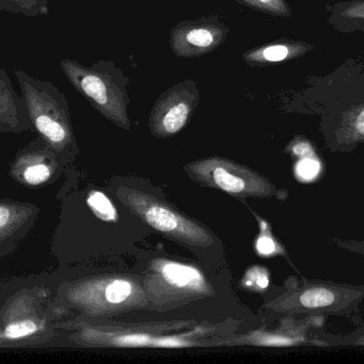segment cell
Here are the masks:
<instances>
[{
    "label": "cell",
    "instance_id": "6da1fadb",
    "mask_svg": "<svg viewBox=\"0 0 364 364\" xmlns=\"http://www.w3.org/2000/svg\"><path fill=\"white\" fill-rule=\"evenodd\" d=\"M14 75L27 106L32 132L57 154L64 166L77 149L65 95L46 79L36 78L21 70H15Z\"/></svg>",
    "mask_w": 364,
    "mask_h": 364
},
{
    "label": "cell",
    "instance_id": "7a4b0ae2",
    "mask_svg": "<svg viewBox=\"0 0 364 364\" xmlns=\"http://www.w3.org/2000/svg\"><path fill=\"white\" fill-rule=\"evenodd\" d=\"M53 301L46 284L13 291L0 307V339L9 348L46 346L55 335Z\"/></svg>",
    "mask_w": 364,
    "mask_h": 364
},
{
    "label": "cell",
    "instance_id": "3957f363",
    "mask_svg": "<svg viewBox=\"0 0 364 364\" xmlns=\"http://www.w3.org/2000/svg\"><path fill=\"white\" fill-rule=\"evenodd\" d=\"M60 68L74 89L96 110L117 125L129 130V79L121 68L106 60H98L93 66H85L72 59H62Z\"/></svg>",
    "mask_w": 364,
    "mask_h": 364
},
{
    "label": "cell",
    "instance_id": "277c9868",
    "mask_svg": "<svg viewBox=\"0 0 364 364\" xmlns=\"http://www.w3.org/2000/svg\"><path fill=\"white\" fill-rule=\"evenodd\" d=\"M363 284H337L329 280L305 279L291 286L280 307L308 316H339L363 324Z\"/></svg>",
    "mask_w": 364,
    "mask_h": 364
},
{
    "label": "cell",
    "instance_id": "5b68a950",
    "mask_svg": "<svg viewBox=\"0 0 364 364\" xmlns=\"http://www.w3.org/2000/svg\"><path fill=\"white\" fill-rule=\"evenodd\" d=\"M117 197L149 226L168 236L190 245L207 247L213 243L211 235L201 227L186 219L151 197L126 188H119Z\"/></svg>",
    "mask_w": 364,
    "mask_h": 364
},
{
    "label": "cell",
    "instance_id": "8992f818",
    "mask_svg": "<svg viewBox=\"0 0 364 364\" xmlns=\"http://www.w3.org/2000/svg\"><path fill=\"white\" fill-rule=\"evenodd\" d=\"M200 102L195 81H181L166 90L156 100L149 115V126L154 135L168 137L181 132Z\"/></svg>",
    "mask_w": 364,
    "mask_h": 364
},
{
    "label": "cell",
    "instance_id": "52a82bcc",
    "mask_svg": "<svg viewBox=\"0 0 364 364\" xmlns=\"http://www.w3.org/2000/svg\"><path fill=\"white\" fill-rule=\"evenodd\" d=\"M63 164L57 154L36 136L17 151L9 169V175L19 185L38 189L53 183L61 172Z\"/></svg>",
    "mask_w": 364,
    "mask_h": 364
},
{
    "label": "cell",
    "instance_id": "ba28073f",
    "mask_svg": "<svg viewBox=\"0 0 364 364\" xmlns=\"http://www.w3.org/2000/svg\"><path fill=\"white\" fill-rule=\"evenodd\" d=\"M228 34V26L218 17L186 19L173 28L170 46L177 57H200L215 51Z\"/></svg>",
    "mask_w": 364,
    "mask_h": 364
},
{
    "label": "cell",
    "instance_id": "9c48e42d",
    "mask_svg": "<svg viewBox=\"0 0 364 364\" xmlns=\"http://www.w3.org/2000/svg\"><path fill=\"white\" fill-rule=\"evenodd\" d=\"M195 168L209 171V179L216 187L229 194H255L271 197L278 190L260 175H254L241 167L226 160H205L198 162Z\"/></svg>",
    "mask_w": 364,
    "mask_h": 364
},
{
    "label": "cell",
    "instance_id": "30bf717a",
    "mask_svg": "<svg viewBox=\"0 0 364 364\" xmlns=\"http://www.w3.org/2000/svg\"><path fill=\"white\" fill-rule=\"evenodd\" d=\"M40 207L33 203L0 199V259L13 254L36 226Z\"/></svg>",
    "mask_w": 364,
    "mask_h": 364
},
{
    "label": "cell",
    "instance_id": "8fae6325",
    "mask_svg": "<svg viewBox=\"0 0 364 364\" xmlns=\"http://www.w3.org/2000/svg\"><path fill=\"white\" fill-rule=\"evenodd\" d=\"M27 132H32V126L25 100L16 93L10 76L0 66V132L21 135Z\"/></svg>",
    "mask_w": 364,
    "mask_h": 364
},
{
    "label": "cell",
    "instance_id": "7c38bea8",
    "mask_svg": "<svg viewBox=\"0 0 364 364\" xmlns=\"http://www.w3.org/2000/svg\"><path fill=\"white\" fill-rule=\"evenodd\" d=\"M308 51L305 43L276 42L262 46L254 47L246 51L243 60L248 66H267V64L279 63L293 58L299 57Z\"/></svg>",
    "mask_w": 364,
    "mask_h": 364
},
{
    "label": "cell",
    "instance_id": "4fadbf2b",
    "mask_svg": "<svg viewBox=\"0 0 364 364\" xmlns=\"http://www.w3.org/2000/svg\"><path fill=\"white\" fill-rule=\"evenodd\" d=\"M364 143V106L344 118L327 138V145L333 152H352Z\"/></svg>",
    "mask_w": 364,
    "mask_h": 364
},
{
    "label": "cell",
    "instance_id": "5bb4252c",
    "mask_svg": "<svg viewBox=\"0 0 364 364\" xmlns=\"http://www.w3.org/2000/svg\"><path fill=\"white\" fill-rule=\"evenodd\" d=\"M0 11L26 17L46 16L49 0H0Z\"/></svg>",
    "mask_w": 364,
    "mask_h": 364
},
{
    "label": "cell",
    "instance_id": "9a60e30c",
    "mask_svg": "<svg viewBox=\"0 0 364 364\" xmlns=\"http://www.w3.org/2000/svg\"><path fill=\"white\" fill-rule=\"evenodd\" d=\"M164 275L170 284L181 286V288L197 286L201 280L198 271L191 269V267L177 264V263L166 264L164 269Z\"/></svg>",
    "mask_w": 364,
    "mask_h": 364
},
{
    "label": "cell",
    "instance_id": "2e32d148",
    "mask_svg": "<svg viewBox=\"0 0 364 364\" xmlns=\"http://www.w3.org/2000/svg\"><path fill=\"white\" fill-rule=\"evenodd\" d=\"M248 8L261 11L273 16L289 17L292 15L291 9L284 0H237Z\"/></svg>",
    "mask_w": 364,
    "mask_h": 364
},
{
    "label": "cell",
    "instance_id": "e0dca14e",
    "mask_svg": "<svg viewBox=\"0 0 364 364\" xmlns=\"http://www.w3.org/2000/svg\"><path fill=\"white\" fill-rule=\"evenodd\" d=\"M87 204L92 211L105 220L115 219V209L109 199L102 192H91L87 197Z\"/></svg>",
    "mask_w": 364,
    "mask_h": 364
},
{
    "label": "cell",
    "instance_id": "ac0fdd59",
    "mask_svg": "<svg viewBox=\"0 0 364 364\" xmlns=\"http://www.w3.org/2000/svg\"><path fill=\"white\" fill-rule=\"evenodd\" d=\"M132 286L125 280H115L105 291V298L110 303H121L132 295Z\"/></svg>",
    "mask_w": 364,
    "mask_h": 364
},
{
    "label": "cell",
    "instance_id": "d6986e66",
    "mask_svg": "<svg viewBox=\"0 0 364 364\" xmlns=\"http://www.w3.org/2000/svg\"><path fill=\"white\" fill-rule=\"evenodd\" d=\"M329 241L338 249L350 252V254L364 259V241H361V239H341V237L331 236Z\"/></svg>",
    "mask_w": 364,
    "mask_h": 364
},
{
    "label": "cell",
    "instance_id": "ffe728a7",
    "mask_svg": "<svg viewBox=\"0 0 364 364\" xmlns=\"http://www.w3.org/2000/svg\"><path fill=\"white\" fill-rule=\"evenodd\" d=\"M149 341H151L149 337L142 335L125 336L117 339V343L126 346H145L149 343Z\"/></svg>",
    "mask_w": 364,
    "mask_h": 364
},
{
    "label": "cell",
    "instance_id": "44dd1931",
    "mask_svg": "<svg viewBox=\"0 0 364 364\" xmlns=\"http://www.w3.org/2000/svg\"><path fill=\"white\" fill-rule=\"evenodd\" d=\"M257 249L261 254L269 256L276 252V244L271 237L263 236L257 243Z\"/></svg>",
    "mask_w": 364,
    "mask_h": 364
},
{
    "label": "cell",
    "instance_id": "7402d4cb",
    "mask_svg": "<svg viewBox=\"0 0 364 364\" xmlns=\"http://www.w3.org/2000/svg\"><path fill=\"white\" fill-rule=\"evenodd\" d=\"M342 16L364 19V1L355 2L342 12Z\"/></svg>",
    "mask_w": 364,
    "mask_h": 364
},
{
    "label": "cell",
    "instance_id": "603a6c76",
    "mask_svg": "<svg viewBox=\"0 0 364 364\" xmlns=\"http://www.w3.org/2000/svg\"><path fill=\"white\" fill-rule=\"evenodd\" d=\"M156 345H159L160 348H178V346L183 345V343L177 341V340L166 339L160 340L156 343Z\"/></svg>",
    "mask_w": 364,
    "mask_h": 364
},
{
    "label": "cell",
    "instance_id": "cb8c5ba5",
    "mask_svg": "<svg viewBox=\"0 0 364 364\" xmlns=\"http://www.w3.org/2000/svg\"><path fill=\"white\" fill-rule=\"evenodd\" d=\"M13 282H9L8 286L4 284H0V301H1L2 296H6L4 293L12 292V291L16 290V288H13Z\"/></svg>",
    "mask_w": 364,
    "mask_h": 364
},
{
    "label": "cell",
    "instance_id": "d4e9b609",
    "mask_svg": "<svg viewBox=\"0 0 364 364\" xmlns=\"http://www.w3.org/2000/svg\"><path fill=\"white\" fill-rule=\"evenodd\" d=\"M8 348V344L6 343V342L4 341V340L0 339V348Z\"/></svg>",
    "mask_w": 364,
    "mask_h": 364
}]
</instances>
